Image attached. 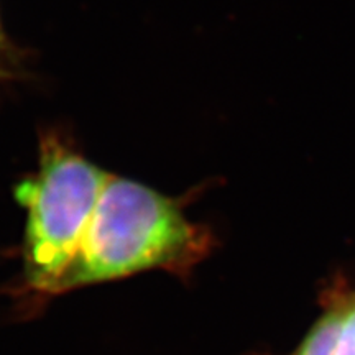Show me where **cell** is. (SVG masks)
I'll use <instances>...</instances> for the list:
<instances>
[{"mask_svg":"<svg viewBox=\"0 0 355 355\" xmlns=\"http://www.w3.org/2000/svg\"><path fill=\"white\" fill-rule=\"evenodd\" d=\"M212 245L209 229L189 220L180 201L109 173L55 296L155 270L188 279Z\"/></svg>","mask_w":355,"mask_h":355,"instance_id":"obj_1","label":"cell"},{"mask_svg":"<svg viewBox=\"0 0 355 355\" xmlns=\"http://www.w3.org/2000/svg\"><path fill=\"white\" fill-rule=\"evenodd\" d=\"M336 355H355V304L347 311Z\"/></svg>","mask_w":355,"mask_h":355,"instance_id":"obj_4","label":"cell"},{"mask_svg":"<svg viewBox=\"0 0 355 355\" xmlns=\"http://www.w3.org/2000/svg\"><path fill=\"white\" fill-rule=\"evenodd\" d=\"M107 176L55 137L43 141L38 171L15 188L25 211L17 293L35 301L55 298L58 282Z\"/></svg>","mask_w":355,"mask_h":355,"instance_id":"obj_2","label":"cell"},{"mask_svg":"<svg viewBox=\"0 0 355 355\" xmlns=\"http://www.w3.org/2000/svg\"><path fill=\"white\" fill-rule=\"evenodd\" d=\"M347 311L349 308H334L324 314L293 355H336Z\"/></svg>","mask_w":355,"mask_h":355,"instance_id":"obj_3","label":"cell"}]
</instances>
